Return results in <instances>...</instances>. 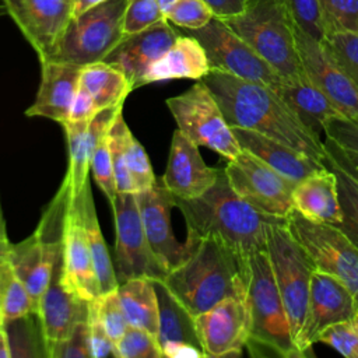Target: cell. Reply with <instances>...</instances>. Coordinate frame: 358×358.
<instances>
[{
  "mask_svg": "<svg viewBox=\"0 0 358 358\" xmlns=\"http://www.w3.org/2000/svg\"><path fill=\"white\" fill-rule=\"evenodd\" d=\"M200 81L210 90L231 127L257 131L324 164V143L319 133L275 90L217 69H210Z\"/></svg>",
  "mask_w": 358,
  "mask_h": 358,
  "instance_id": "cell-1",
  "label": "cell"
},
{
  "mask_svg": "<svg viewBox=\"0 0 358 358\" xmlns=\"http://www.w3.org/2000/svg\"><path fill=\"white\" fill-rule=\"evenodd\" d=\"M187 255L162 280L193 315L229 296H246L248 256L217 236L186 238Z\"/></svg>",
  "mask_w": 358,
  "mask_h": 358,
  "instance_id": "cell-2",
  "label": "cell"
},
{
  "mask_svg": "<svg viewBox=\"0 0 358 358\" xmlns=\"http://www.w3.org/2000/svg\"><path fill=\"white\" fill-rule=\"evenodd\" d=\"M172 201L185 218L187 235L217 236L245 256L266 250L270 225L285 221L259 211L236 194L224 168L215 183L201 196L194 199L172 196Z\"/></svg>",
  "mask_w": 358,
  "mask_h": 358,
  "instance_id": "cell-3",
  "label": "cell"
},
{
  "mask_svg": "<svg viewBox=\"0 0 358 358\" xmlns=\"http://www.w3.org/2000/svg\"><path fill=\"white\" fill-rule=\"evenodd\" d=\"M222 21L281 77L303 74L285 0H249L242 14Z\"/></svg>",
  "mask_w": 358,
  "mask_h": 358,
  "instance_id": "cell-4",
  "label": "cell"
},
{
  "mask_svg": "<svg viewBox=\"0 0 358 358\" xmlns=\"http://www.w3.org/2000/svg\"><path fill=\"white\" fill-rule=\"evenodd\" d=\"M71 186L67 176L57 193L45 208L36 229L10 249V262L17 275L28 289L36 312L46 291L53 266L63 255V232L66 215L71 203Z\"/></svg>",
  "mask_w": 358,
  "mask_h": 358,
  "instance_id": "cell-5",
  "label": "cell"
},
{
  "mask_svg": "<svg viewBox=\"0 0 358 358\" xmlns=\"http://www.w3.org/2000/svg\"><path fill=\"white\" fill-rule=\"evenodd\" d=\"M246 301L252 320L246 347L250 351L264 348L285 358L302 357L292 340L287 312L266 250L248 256Z\"/></svg>",
  "mask_w": 358,
  "mask_h": 358,
  "instance_id": "cell-6",
  "label": "cell"
},
{
  "mask_svg": "<svg viewBox=\"0 0 358 358\" xmlns=\"http://www.w3.org/2000/svg\"><path fill=\"white\" fill-rule=\"evenodd\" d=\"M266 253L287 312L292 340L296 345L306 317L315 264L303 246L289 232L285 221L270 225Z\"/></svg>",
  "mask_w": 358,
  "mask_h": 358,
  "instance_id": "cell-7",
  "label": "cell"
},
{
  "mask_svg": "<svg viewBox=\"0 0 358 358\" xmlns=\"http://www.w3.org/2000/svg\"><path fill=\"white\" fill-rule=\"evenodd\" d=\"M127 3L129 0H106L73 17L55 53L48 60L81 67L102 62L124 36L123 22Z\"/></svg>",
  "mask_w": 358,
  "mask_h": 358,
  "instance_id": "cell-8",
  "label": "cell"
},
{
  "mask_svg": "<svg viewBox=\"0 0 358 358\" xmlns=\"http://www.w3.org/2000/svg\"><path fill=\"white\" fill-rule=\"evenodd\" d=\"M166 106L178 129L199 147H207L227 161L236 158L242 148L224 117L220 105L203 81L166 99Z\"/></svg>",
  "mask_w": 358,
  "mask_h": 358,
  "instance_id": "cell-9",
  "label": "cell"
},
{
  "mask_svg": "<svg viewBox=\"0 0 358 358\" xmlns=\"http://www.w3.org/2000/svg\"><path fill=\"white\" fill-rule=\"evenodd\" d=\"M285 224L303 246L315 268L341 280L358 302V248L337 227L316 222L291 210Z\"/></svg>",
  "mask_w": 358,
  "mask_h": 358,
  "instance_id": "cell-10",
  "label": "cell"
},
{
  "mask_svg": "<svg viewBox=\"0 0 358 358\" xmlns=\"http://www.w3.org/2000/svg\"><path fill=\"white\" fill-rule=\"evenodd\" d=\"M112 210L116 234L115 270L119 284L136 277L164 280L168 270L150 246L136 193H117Z\"/></svg>",
  "mask_w": 358,
  "mask_h": 358,
  "instance_id": "cell-11",
  "label": "cell"
},
{
  "mask_svg": "<svg viewBox=\"0 0 358 358\" xmlns=\"http://www.w3.org/2000/svg\"><path fill=\"white\" fill-rule=\"evenodd\" d=\"M185 34L194 36L201 43L211 69L260 83L273 90L281 84L282 77L222 20L214 17L204 27L185 29Z\"/></svg>",
  "mask_w": 358,
  "mask_h": 358,
  "instance_id": "cell-12",
  "label": "cell"
},
{
  "mask_svg": "<svg viewBox=\"0 0 358 358\" xmlns=\"http://www.w3.org/2000/svg\"><path fill=\"white\" fill-rule=\"evenodd\" d=\"M224 171L236 194L259 211L285 220L294 208L295 183L249 151L242 150L236 158L227 162Z\"/></svg>",
  "mask_w": 358,
  "mask_h": 358,
  "instance_id": "cell-13",
  "label": "cell"
},
{
  "mask_svg": "<svg viewBox=\"0 0 358 358\" xmlns=\"http://www.w3.org/2000/svg\"><path fill=\"white\" fill-rule=\"evenodd\" d=\"M201 350L210 358L241 355L250 338L246 296H229L194 316Z\"/></svg>",
  "mask_w": 358,
  "mask_h": 358,
  "instance_id": "cell-14",
  "label": "cell"
},
{
  "mask_svg": "<svg viewBox=\"0 0 358 358\" xmlns=\"http://www.w3.org/2000/svg\"><path fill=\"white\" fill-rule=\"evenodd\" d=\"M358 312V302L351 289L334 275L315 268L310 277L305 323L298 340L302 357L310 354L319 334L333 323L351 320Z\"/></svg>",
  "mask_w": 358,
  "mask_h": 358,
  "instance_id": "cell-15",
  "label": "cell"
},
{
  "mask_svg": "<svg viewBox=\"0 0 358 358\" xmlns=\"http://www.w3.org/2000/svg\"><path fill=\"white\" fill-rule=\"evenodd\" d=\"M1 4L36 52L39 62L55 53L73 18V0H1Z\"/></svg>",
  "mask_w": 358,
  "mask_h": 358,
  "instance_id": "cell-16",
  "label": "cell"
},
{
  "mask_svg": "<svg viewBox=\"0 0 358 358\" xmlns=\"http://www.w3.org/2000/svg\"><path fill=\"white\" fill-rule=\"evenodd\" d=\"M295 42L306 77L337 106L343 116L358 115V87L327 52L324 45L294 22Z\"/></svg>",
  "mask_w": 358,
  "mask_h": 358,
  "instance_id": "cell-17",
  "label": "cell"
},
{
  "mask_svg": "<svg viewBox=\"0 0 358 358\" xmlns=\"http://www.w3.org/2000/svg\"><path fill=\"white\" fill-rule=\"evenodd\" d=\"M90 302L67 282L62 255L53 266L49 285L39 301L36 312L46 348L66 338L78 323L88 320Z\"/></svg>",
  "mask_w": 358,
  "mask_h": 358,
  "instance_id": "cell-18",
  "label": "cell"
},
{
  "mask_svg": "<svg viewBox=\"0 0 358 358\" xmlns=\"http://www.w3.org/2000/svg\"><path fill=\"white\" fill-rule=\"evenodd\" d=\"M178 36L179 32L164 18L140 32L124 35L102 62L120 70L136 90L144 85L150 67L165 55Z\"/></svg>",
  "mask_w": 358,
  "mask_h": 358,
  "instance_id": "cell-19",
  "label": "cell"
},
{
  "mask_svg": "<svg viewBox=\"0 0 358 358\" xmlns=\"http://www.w3.org/2000/svg\"><path fill=\"white\" fill-rule=\"evenodd\" d=\"M136 196L150 246L169 273L187 255L186 242H179L171 227L172 194L166 190L161 178H157L151 189L138 192Z\"/></svg>",
  "mask_w": 358,
  "mask_h": 358,
  "instance_id": "cell-20",
  "label": "cell"
},
{
  "mask_svg": "<svg viewBox=\"0 0 358 358\" xmlns=\"http://www.w3.org/2000/svg\"><path fill=\"white\" fill-rule=\"evenodd\" d=\"M220 171L208 166L199 151V145L176 129L171 140L166 169L159 178L172 196L194 199L215 183Z\"/></svg>",
  "mask_w": 358,
  "mask_h": 358,
  "instance_id": "cell-21",
  "label": "cell"
},
{
  "mask_svg": "<svg viewBox=\"0 0 358 358\" xmlns=\"http://www.w3.org/2000/svg\"><path fill=\"white\" fill-rule=\"evenodd\" d=\"M63 267L67 282L84 299L92 301L101 295L80 207L73 197L63 232Z\"/></svg>",
  "mask_w": 358,
  "mask_h": 358,
  "instance_id": "cell-22",
  "label": "cell"
},
{
  "mask_svg": "<svg viewBox=\"0 0 358 358\" xmlns=\"http://www.w3.org/2000/svg\"><path fill=\"white\" fill-rule=\"evenodd\" d=\"M41 84L27 116H41L57 123L69 120L70 109L80 85L81 66L46 60L41 62Z\"/></svg>",
  "mask_w": 358,
  "mask_h": 358,
  "instance_id": "cell-23",
  "label": "cell"
},
{
  "mask_svg": "<svg viewBox=\"0 0 358 358\" xmlns=\"http://www.w3.org/2000/svg\"><path fill=\"white\" fill-rule=\"evenodd\" d=\"M292 207L312 221L340 227L343 213L334 172L326 165L296 182L292 190Z\"/></svg>",
  "mask_w": 358,
  "mask_h": 358,
  "instance_id": "cell-24",
  "label": "cell"
},
{
  "mask_svg": "<svg viewBox=\"0 0 358 358\" xmlns=\"http://www.w3.org/2000/svg\"><path fill=\"white\" fill-rule=\"evenodd\" d=\"M232 131L242 150L249 151L294 183L299 182L316 169L326 166L324 164H320L257 131L243 127H232Z\"/></svg>",
  "mask_w": 358,
  "mask_h": 358,
  "instance_id": "cell-25",
  "label": "cell"
},
{
  "mask_svg": "<svg viewBox=\"0 0 358 358\" xmlns=\"http://www.w3.org/2000/svg\"><path fill=\"white\" fill-rule=\"evenodd\" d=\"M210 69V62L201 43L189 34H179L165 55L150 67L144 77V85L179 78L199 81Z\"/></svg>",
  "mask_w": 358,
  "mask_h": 358,
  "instance_id": "cell-26",
  "label": "cell"
},
{
  "mask_svg": "<svg viewBox=\"0 0 358 358\" xmlns=\"http://www.w3.org/2000/svg\"><path fill=\"white\" fill-rule=\"evenodd\" d=\"M275 91L316 133L323 131L324 123L329 119L343 116L330 98L316 87L305 73L289 78L282 77Z\"/></svg>",
  "mask_w": 358,
  "mask_h": 358,
  "instance_id": "cell-27",
  "label": "cell"
},
{
  "mask_svg": "<svg viewBox=\"0 0 358 358\" xmlns=\"http://www.w3.org/2000/svg\"><path fill=\"white\" fill-rule=\"evenodd\" d=\"M152 284L158 301L157 338L159 345L162 347L171 341H180L201 348L196 330L194 316L169 291L162 280H152Z\"/></svg>",
  "mask_w": 358,
  "mask_h": 358,
  "instance_id": "cell-28",
  "label": "cell"
},
{
  "mask_svg": "<svg viewBox=\"0 0 358 358\" xmlns=\"http://www.w3.org/2000/svg\"><path fill=\"white\" fill-rule=\"evenodd\" d=\"M73 199H76L80 207L83 224L87 232V238H88V243H90L92 260H94L95 273L99 281L101 295L115 291L119 287V281L116 277L115 264L109 256L108 246L102 236V231L98 222L96 208H95L90 182H87L83 192L78 196H74Z\"/></svg>",
  "mask_w": 358,
  "mask_h": 358,
  "instance_id": "cell-29",
  "label": "cell"
},
{
  "mask_svg": "<svg viewBox=\"0 0 358 358\" xmlns=\"http://www.w3.org/2000/svg\"><path fill=\"white\" fill-rule=\"evenodd\" d=\"M117 295L130 326L158 333V301L151 278L136 277L119 284Z\"/></svg>",
  "mask_w": 358,
  "mask_h": 358,
  "instance_id": "cell-30",
  "label": "cell"
},
{
  "mask_svg": "<svg viewBox=\"0 0 358 358\" xmlns=\"http://www.w3.org/2000/svg\"><path fill=\"white\" fill-rule=\"evenodd\" d=\"M80 84L92 95L95 105L99 109L123 105L133 87L127 77L116 67L95 62L81 69Z\"/></svg>",
  "mask_w": 358,
  "mask_h": 358,
  "instance_id": "cell-31",
  "label": "cell"
},
{
  "mask_svg": "<svg viewBox=\"0 0 358 358\" xmlns=\"http://www.w3.org/2000/svg\"><path fill=\"white\" fill-rule=\"evenodd\" d=\"M88 122L90 120H67L62 123L66 133L69 152V168L66 176L70 180L73 197L83 192L85 183L88 182V172L91 169Z\"/></svg>",
  "mask_w": 358,
  "mask_h": 358,
  "instance_id": "cell-32",
  "label": "cell"
},
{
  "mask_svg": "<svg viewBox=\"0 0 358 358\" xmlns=\"http://www.w3.org/2000/svg\"><path fill=\"white\" fill-rule=\"evenodd\" d=\"M0 312L4 322L36 313L35 303L17 275L10 256L0 259Z\"/></svg>",
  "mask_w": 358,
  "mask_h": 358,
  "instance_id": "cell-33",
  "label": "cell"
},
{
  "mask_svg": "<svg viewBox=\"0 0 358 358\" xmlns=\"http://www.w3.org/2000/svg\"><path fill=\"white\" fill-rule=\"evenodd\" d=\"M36 313H29L13 320L4 322L7 329L10 344H11V358L13 357H27V355H41L36 351L38 341H43V331L41 320L34 323Z\"/></svg>",
  "mask_w": 358,
  "mask_h": 358,
  "instance_id": "cell-34",
  "label": "cell"
},
{
  "mask_svg": "<svg viewBox=\"0 0 358 358\" xmlns=\"http://www.w3.org/2000/svg\"><path fill=\"white\" fill-rule=\"evenodd\" d=\"M326 165L334 172L338 185L343 222L337 228H340L358 248V183L336 165Z\"/></svg>",
  "mask_w": 358,
  "mask_h": 358,
  "instance_id": "cell-35",
  "label": "cell"
},
{
  "mask_svg": "<svg viewBox=\"0 0 358 358\" xmlns=\"http://www.w3.org/2000/svg\"><path fill=\"white\" fill-rule=\"evenodd\" d=\"M129 130L130 129L126 124L122 112H119L109 129V147L117 193H136V187L127 169L124 155V141Z\"/></svg>",
  "mask_w": 358,
  "mask_h": 358,
  "instance_id": "cell-36",
  "label": "cell"
},
{
  "mask_svg": "<svg viewBox=\"0 0 358 358\" xmlns=\"http://www.w3.org/2000/svg\"><path fill=\"white\" fill-rule=\"evenodd\" d=\"M90 168L92 171V176L102 190V193L108 197L110 206L115 203L117 190L115 183L113 175V165L110 157V147H109V133L99 137L91 145V159Z\"/></svg>",
  "mask_w": 358,
  "mask_h": 358,
  "instance_id": "cell-37",
  "label": "cell"
},
{
  "mask_svg": "<svg viewBox=\"0 0 358 358\" xmlns=\"http://www.w3.org/2000/svg\"><path fill=\"white\" fill-rule=\"evenodd\" d=\"M115 347L116 358H162L157 336L145 329L130 324Z\"/></svg>",
  "mask_w": 358,
  "mask_h": 358,
  "instance_id": "cell-38",
  "label": "cell"
},
{
  "mask_svg": "<svg viewBox=\"0 0 358 358\" xmlns=\"http://www.w3.org/2000/svg\"><path fill=\"white\" fill-rule=\"evenodd\" d=\"M322 43L358 87V32H330Z\"/></svg>",
  "mask_w": 358,
  "mask_h": 358,
  "instance_id": "cell-39",
  "label": "cell"
},
{
  "mask_svg": "<svg viewBox=\"0 0 358 358\" xmlns=\"http://www.w3.org/2000/svg\"><path fill=\"white\" fill-rule=\"evenodd\" d=\"M317 1L323 15L326 35L330 32H358V0Z\"/></svg>",
  "mask_w": 358,
  "mask_h": 358,
  "instance_id": "cell-40",
  "label": "cell"
},
{
  "mask_svg": "<svg viewBox=\"0 0 358 358\" xmlns=\"http://www.w3.org/2000/svg\"><path fill=\"white\" fill-rule=\"evenodd\" d=\"M124 155L127 169L136 187V193L151 189L157 182V176L152 172V166L144 147L134 137L131 130H129L126 136Z\"/></svg>",
  "mask_w": 358,
  "mask_h": 358,
  "instance_id": "cell-41",
  "label": "cell"
},
{
  "mask_svg": "<svg viewBox=\"0 0 358 358\" xmlns=\"http://www.w3.org/2000/svg\"><path fill=\"white\" fill-rule=\"evenodd\" d=\"M165 18L182 29H199L208 24L214 14L204 0H176Z\"/></svg>",
  "mask_w": 358,
  "mask_h": 358,
  "instance_id": "cell-42",
  "label": "cell"
},
{
  "mask_svg": "<svg viewBox=\"0 0 358 358\" xmlns=\"http://www.w3.org/2000/svg\"><path fill=\"white\" fill-rule=\"evenodd\" d=\"M94 303L103 327L106 329L112 341L116 344L129 327V322L119 299L117 289L99 295L96 299H94Z\"/></svg>",
  "mask_w": 358,
  "mask_h": 358,
  "instance_id": "cell-43",
  "label": "cell"
},
{
  "mask_svg": "<svg viewBox=\"0 0 358 358\" xmlns=\"http://www.w3.org/2000/svg\"><path fill=\"white\" fill-rule=\"evenodd\" d=\"M288 11L296 27L317 41L326 35L323 15L317 0H285Z\"/></svg>",
  "mask_w": 358,
  "mask_h": 358,
  "instance_id": "cell-44",
  "label": "cell"
},
{
  "mask_svg": "<svg viewBox=\"0 0 358 358\" xmlns=\"http://www.w3.org/2000/svg\"><path fill=\"white\" fill-rule=\"evenodd\" d=\"M164 18L165 14L158 0H129L124 11L123 32L124 35L140 32Z\"/></svg>",
  "mask_w": 358,
  "mask_h": 358,
  "instance_id": "cell-45",
  "label": "cell"
},
{
  "mask_svg": "<svg viewBox=\"0 0 358 358\" xmlns=\"http://www.w3.org/2000/svg\"><path fill=\"white\" fill-rule=\"evenodd\" d=\"M46 352L52 358H91L88 320L78 323L66 338L48 345Z\"/></svg>",
  "mask_w": 358,
  "mask_h": 358,
  "instance_id": "cell-46",
  "label": "cell"
},
{
  "mask_svg": "<svg viewBox=\"0 0 358 358\" xmlns=\"http://www.w3.org/2000/svg\"><path fill=\"white\" fill-rule=\"evenodd\" d=\"M317 343L330 345L347 358H358V333L351 320L330 324L319 334Z\"/></svg>",
  "mask_w": 358,
  "mask_h": 358,
  "instance_id": "cell-47",
  "label": "cell"
},
{
  "mask_svg": "<svg viewBox=\"0 0 358 358\" xmlns=\"http://www.w3.org/2000/svg\"><path fill=\"white\" fill-rule=\"evenodd\" d=\"M323 131L327 138L358 152V115L334 116L324 123Z\"/></svg>",
  "mask_w": 358,
  "mask_h": 358,
  "instance_id": "cell-48",
  "label": "cell"
},
{
  "mask_svg": "<svg viewBox=\"0 0 358 358\" xmlns=\"http://www.w3.org/2000/svg\"><path fill=\"white\" fill-rule=\"evenodd\" d=\"M90 347H91V358H106L115 357L116 358V347L112 338L109 337L106 329L103 327L94 299L90 302Z\"/></svg>",
  "mask_w": 358,
  "mask_h": 358,
  "instance_id": "cell-49",
  "label": "cell"
},
{
  "mask_svg": "<svg viewBox=\"0 0 358 358\" xmlns=\"http://www.w3.org/2000/svg\"><path fill=\"white\" fill-rule=\"evenodd\" d=\"M323 143L326 151L324 164L336 165L358 183V152L345 148L327 137Z\"/></svg>",
  "mask_w": 358,
  "mask_h": 358,
  "instance_id": "cell-50",
  "label": "cell"
},
{
  "mask_svg": "<svg viewBox=\"0 0 358 358\" xmlns=\"http://www.w3.org/2000/svg\"><path fill=\"white\" fill-rule=\"evenodd\" d=\"M98 112V108L95 105V101L92 95L88 92L85 87L81 84L78 85V91L76 94V98L73 101L69 120H91V117Z\"/></svg>",
  "mask_w": 358,
  "mask_h": 358,
  "instance_id": "cell-51",
  "label": "cell"
},
{
  "mask_svg": "<svg viewBox=\"0 0 358 358\" xmlns=\"http://www.w3.org/2000/svg\"><path fill=\"white\" fill-rule=\"evenodd\" d=\"M204 3L211 8L214 17L227 20L242 14L248 7L249 0H204Z\"/></svg>",
  "mask_w": 358,
  "mask_h": 358,
  "instance_id": "cell-52",
  "label": "cell"
},
{
  "mask_svg": "<svg viewBox=\"0 0 358 358\" xmlns=\"http://www.w3.org/2000/svg\"><path fill=\"white\" fill-rule=\"evenodd\" d=\"M162 357L166 358H206L201 348L180 341H171L161 347Z\"/></svg>",
  "mask_w": 358,
  "mask_h": 358,
  "instance_id": "cell-53",
  "label": "cell"
},
{
  "mask_svg": "<svg viewBox=\"0 0 358 358\" xmlns=\"http://www.w3.org/2000/svg\"><path fill=\"white\" fill-rule=\"evenodd\" d=\"M11 245H13V243L8 241L7 229H6V221H4L3 211H1V206H0V259L10 256Z\"/></svg>",
  "mask_w": 358,
  "mask_h": 358,
  "instance_id": "cell-54",
  "label": "cell"
},
{
  "mask_svg": "<svg viewBox=\"0 0 358 358\" xmlns=\"http://www.w3.org/2000/svg\"><path fill=\"white\" fill-rule=\"evenodd\" d=\"M0 358H11V344L4 322L0 323Z\"/></svg>",
  "mask_w": 358,
  "mask_h": 358,
  "instance_id": "cell-55",
  "label": "cell"
},
{
  "mask_svg": "<svg viewBox=\"0 0 358 358\" xmlns=\"http://www.w3.org/2000/svg\"><path fill=\"white\" fill-rule=\"evenodd\" d=\"M106 0H73V17H77L87 10L103 3Z\"/></svg>",
  "mask_w": 358,
  "mask_h": 358,
  "instance_id": "cell-56",
  "label": "cell"
},
{
  "mask_svg": "<svg viewBox=\"0 0 358 358\" xmlns=\"http://www.w3.org/2000/svg\"><path fill=\"white\" fill-rule=\"evenodd\" d=\"M158 3H159V6H161L164 14H166V13L171 10V7L176 3V0H158Z\"/></svg>",
  "mask_w": 358,
  "mask_h": 358,
  "instance_id": "cell-57",
  "label": "cell"
},
{
  "mask_svg": "<svg viewBox=\"0 0 358 358\" xmlns=\"http://www.w3.org/2000/svg\"><path fill=\"white\" fill-rule=\"evenodd\" d=\"M351 323H352V326H354V329L357 330V333H358V312L354 315V317L351 319Z\"/></svg>",
  "mask_w": 358,
  "mask_h": 358,
  "instance_id": "cell-58",
  "label": "cell"
},
{
  "mask_svg": "<svg viewBox=\"0 0 358 358\" xmlns=\"http://www.w3.org/2000/svg\"><path fill=\"white\" fill-rule=\"evenodd\" d=\"M3 13H6V11H4V7H3V4H1V0H0V15H1Z\"/></svg>",
  "mask_w": 358,
  "mask_h": 358,
  "instance_id": "cell-59",
  "label": "cell"
},
{
  "mask_svg": "<svg viewBox=\"0 0 358 358\" xmlns=\"http://www.w3.org/2000/svg\"><path fill=\"white\" fill-rule=\"evenodd\" d=\"M1 322H4V320H3V317H1V312H0V323H1Z\"/></svg>",
  "mask_w": 358,
  "mask_h": 358,
  "instance_id": "cell-60",
  "label": "cell"
}]
</instances>
